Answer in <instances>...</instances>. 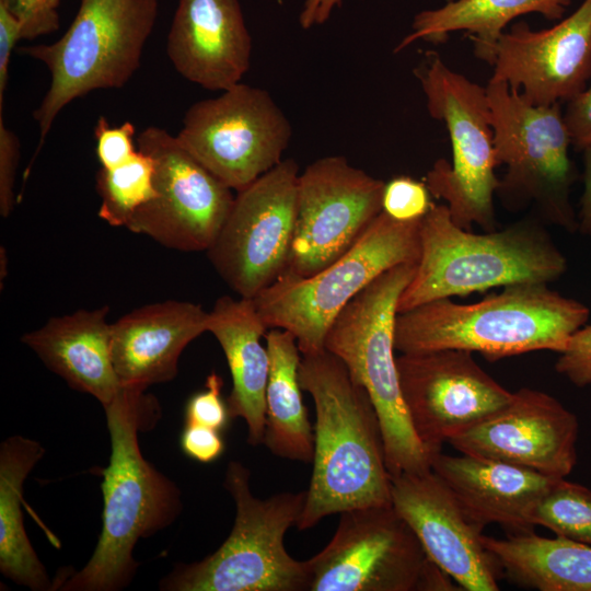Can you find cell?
Returning a JSON list of instances; mask_svg holds the SVG:
<instances>
[{"label":"cell","instance_id":"1","mask_svg":"<svg viewBox=\"0 0 591 591\" xmlns=\"http://www.w3.org/2000/svg\"><path fill=\"white\" fill-rule=\"evenodd\" d=\"M299 382L314 402L313 470L297 522L300 531L325 517L391 505V475L376 409L345 363L331 351L302 355Z\"/></svg>","mask_w":591,"mask_h":591},{"label":"cell","instance_id":"2","mask_svg":"<svg viewBox=\"0 0 591 591\" xmlns=\"http://www.w3.org/2000/svg\"><path fill=\"white\" fill-rule=\"evenodd\" d=\"M147 387L123 386L104 406L111 438L102 470V531L86 565L62 580L63 591H118L138 569L134 547L171 525L182 510L181 491L141 454L138 432L153 425L157 401Z\"/></svg>","mask_w":591,"mask_h":591},{"label":"cell","instance_id":"3","mask_svg":"<svg viewBox=\"0 0 591 591\" xmlns=\"http://www.w3.org/2000/svg\"><path fill=\"white\" fill-rule=\"evenodd\" d=\"M589 316L587 305L548 283H513L476 303L447 298L397 313L394 346L401 354L462 349L487 360L537 350L559 354Z\"/></svg>","mask_w":591,"mask_h":591},{"label":"cell","instance_id":"4","mask_svg":"<svg viewBox=\"0 0 591 591\" xmlns=\"http://www.w3.org/2000/svg\"><path fill=\"white\" fill-rule=\"evenodd\" d=\"M419 236V259L398 313L495 287L549 283L567 270V258L533 219L477 234L454 223L447 205L434 204L420 221Z\"/></svg>","mask_w":591,"mask_h":591},{"label":"cell","instance_id":"5","mask_svg":"<svg viewBox=\"0 0 591 591\" xmlns=\"http://www.w3.org/2000/svg\"><path fill=\"white\" fill-rule=\"evenodd\" d=\"M223 486L235 503L232 531L206 558L178 564L160 581L169 591H309L308 560L291 557L285 535L296 526L306 490L282 491L266 499L254 496L251 471L228 464Z\"/></svg>","mask_w":591,"mask_h":591},{"label":"cell","instance_id":"6","mask_svg":"<svg viewBox=\"0 0 591 591\" xmlns=\"http://www.w3.org/2000/svg\"><path fill=\"white\" fill-rule=\"evenodd\" d=\"M416 267L401 264L380 275L340 311L325 338V349L345 363L376 409L391 476L430 471L438 453L421 443L410 425L394 356L397 304Z\"/></svg>","mask_w":591,"mask_h":591},{"label":"cell","instance_id":"7","mask_svg":"<svg viewBox=\"0 0 591 591\" xmlns=\"http://www.w3.org/2000/svg\"><path fill=\"white\" fill-rule=\"evenodd\" d=\"M157 16L158 0H81L73 21L57 42L19 48L20 54L42 61L51 76L33 113L39 130L38 149L70 102L129 81L139 68Z\"/></svg>","mask_w":591,"mask_h":591},{"label":"cell","instance_id":"8","mask_svg":"<svg viewBox=\"0 0 591 591\" xmlns=\"http://www.w3.org/2000/svg\"><path fill=\"white\" fill-rule=\"evenodd\" d=\"M420 220L397 221L381 212L362 236L321 271L299 278L281 275L254 300L268 328L289 331L302 355L325 349L340 311L389 269L418 263Z\"/></svg>","mask_w":591,"mask_h":591},{"label":"cell","instance_id":"9","mask_svg":"<svg viewBox=\"0 0 591 591\" xmlns=\"http://www.w3.org/2000/svg\"><path fill=\"white\" fill-rule=\"evenodd\" d=\"M416 69L432 118L445 124L452 163L437 160L425 176L432 196L444 199L454 223L484 231L496 225L494 195L500 179L486 89L451 70L433 51Z\"/></svg>","mask_w":591,"mask_h":591},{"label":"cell","instance_id":"10","mask_svg":"<svg viewBox=\"0 0 591 591\" xmlns=\"http://www.w3.org/2000/svg\"><path fill=\"white\" fill-rule=\"evenodd\" d=\"M485 89L498 166L507 169L498 192L533 201L543 219L575 232L578 219L570 194L578 172L559 103L534 105L493 78Z\"/></svg>","mask_w":591,"mask_h":591},{"label":"cell","instance_id":"11","mask_svg":"<svg viewBox=\"0 0 591 591\" xmlns=\"http://www.w3.org/2000/svg\"><path fill=\"white\" fill-rule=\"evenodd\" d=\"M327 545L306 559L309 591H455L391 505L339 513Z\"/></svg>","mask_w":591,"mask_h":591},{"label":"cell","instance_id":"12","mask_svg":"<svg viewBox=\"0 0 591 591\" xmlns=\"http://www.w3.org/2000/svg\"><path fill=\"white\" fill-rule=\"evenodd\" d=\"M291 125L264 89L242 82L194 103L175 136L179 144L236 193L283 159Z\"/></svg>","mask_w":591,"mask_h":591},{"label":"cell","instance_id":"13","mask_svg":"<svg viewBox=\"0 0 591 591\" xmlns=\"http://www.w3.org/2000/svg\"><path fill=\"white\" fill-rule=\"evenodd\" d=\"M299 166L282 160L234 196L207 256L241 298L255 299L286 268L297 217Z\"/></svg>","mask_w":591,"mask_h":591},{"label":"cell","instance_id":"14","mask_svg":"<svg viewBox=\"0 0 591 591\" xmlns=\"http://www.w3.org/2000/svg\"><path fill=\"white\" fill-rule=\"evenodd\" d=\"M384 184L341 155L309 164L299 174L293 237L281 275L308 278L351 248L382 212Z\"/></svg>","mask_w":591,"mask_h":591},{"label":"cell","instance_id":"15","mask_svg":"<svg viewBox=\"0 0 591 591\" xmlns=\"http://www.w3.org/2000/svg\"><path fill=\"white\" fill-rule=\"evenodd\" d=\"M136 143L154 161L157 196L125 228L169 248L207 252L230 212L232 189L162 128H146Z\"/></svg>","mask_w":591,"mask_h":591},{"label":"cell","instance_id":"16","mask_svg":"<svg viewBox=\"0 0 591 591\" xmlns=\"http://www.w3.org/2000/svg\"><path fill=\"white\" fill-rule=\"evenodd\" d=\"M462 349L401 354L396 367L410 425L424 445L442 444L507 405L513 392Z\"/></svg>","mask_w":591,"mask_h":591},{"label":"cell","instance_id":"17","mask_svg":"<svg viewBox=\"0 0 591 591\" xmlns=\"http://www.w3.org/2000/svg\"><path fill=\"white\" fill-rule=\"evenodd\" d=\"M487 62L493 79L534 105L570 101L591 79V0L551 28L514 23L497 38Z\"/></svg>","mask_w":591,"mask_h":591},{"label":"cell","instance_id":"18","mask_svg":"<svg viewBox=\"0 0 591 591\" xmlns=\"http://www.w3.org/2000/svg\"><path fill=\"white\" fill-rule=\"evenodd\" d=\"M579 422L552 395L522 387L511 401L451 439L459 452L566 478L577 462Z\"/></svg>","mask_w":591,"mask_h":591},{"label":"cell","instance_id":"19","mask_svg":"<svg viewBox=\"0 0 591 591\" xmlns=\"http://www.w3.org/2000/svg\"><path fill=\"white\" fill-rule=\"evenodd\" d=\"M391 502L428 557L461 590H499L502 570L483 544L484 529L432 470L391 476Z\"/></svg>","mask_w":591,"mask_h":591},{"label":"cell","instance_id":"20","mask_svg":"<svg viewBox=\"0 0 591 591\" xmlns=\"http://www.w3.org/2000/svg\"><path fill=\"white\" fill-rule=\"evenodd\" d=\"M166 51L182 77L205 89L222 92L240 83L252 38L239 0H179Z\"/></svg>","mask_w":591,"mask_h":591},{"label":"cell","instance_id":"21","mask_svg":"<svg viewBox=\"0 0 591 591\" xmlns=\"http://www.w3.org/2000/svg\"><path fill=\"white\" fill-rule=\"evenodd\" d=\"M431 470L474 523L482 529L496 523L508 535L534 532L536 509L558 479L501 461L441 451Z\"/></svg>","mask_w":591,"mask_h":591},{"label":"cell","instance_id":"22","mask_svg":"<svg viewBox=\"0 0 591 591\" xmlns=\"http://www.w3.org/2000/svg\"><path fill=\"white\" fill-rule=\"evenodd\" d=\"M201 305L169 300L138 308L112 323V360L123 386L173 380L182 351L207 332Z\"/></svg>","mask_w":591,"mask_h":591},{"label":"cell","instance_id":"23","mask_svg":"<svg viewBox=\"0 0 591 591\" xmlns=\"http://www.w3.org/2000/svg\"><path fill=\"white\" fill-rule=\"evenodd\" d=\"M108 310L105 305L51 317L21 337L47 368L72 389L94 396L103 407L121 387L112 360Z\"/></svg>","mask_w":591,"mask_h":591},{"label":"cell","instance_id":"24","mask_svg":"<svg viewBox=\"0 0 591 591\" xmlns=\"http://www.w3.org/2000/svg\"><path fill=\"white\" fill-rule=\"evenodd\" d=\"M267 329L253 299L223 296L208 312L207 332L220 344L232 378L227 398L230 418L245 420L252 447L263 444L265 434L270 361L260 339Z\"/></svg>","mask_w":591,"mask_h":591},{"label":"cell","instance_id":"25","mask_svg":"<svg viewBox=\"0 0 591 591\" xmlns=\"http://www.w3.org/2000/svg\"><path fill=\"white\" fill-rule=\"evenodd\" d=\"M269 355L263 444L275 455L312 463L314 429L308 417L299 382L300 349L289 331L270 328L265 335Z\"/></svg>","mask_w":591,"mask_h":591},{"label":"cell","instance_id":"26","mask_svg":"<svg viewBox=\"0 0 591 591\" xmlns=\"http://www.w3.org/2000/svg\"><path fill=\"white\" fill-rule=\"evenodd\" d=\"M483 544L512 582L538 591H591V545L534 532Z\"/></svg>","mask_w":591,"mask_h":591},{"label":"cell","instance_id":"27","mask_svg":"<svg viewBox=\"0 0 591 591\" xmlns=\"http://www.w3.org/2000/svg\"><path fill=\"white\" fill-rule=\"evenodd\" d=\"M45 453L42 444L12 436L0 445V571L34 591L55 589L23 524V485Z\"/></svg>","mask_w":591,"mask_h":591},{"label":"cell","instance_id":"28","mask_svg":"<svg viewBox=\"0 0 591 591\" xmlns=\"http://www.w3.org/2000/svg\"><path fill=\"white\" fill-rule=\"evenodd\" d=\"M570 0H453L416 14L412 32L396 46L401 51L416 40L442 43L452 32L470 35L477 58L487 62L491 48L513 19L538 13L548 20L563 18Z\"/></svg>","mask_w":591,"mask_h":591},{"label":"cell","instance_id":"29","mask_svg":"<svg viewBox=\"0 0 591 591\" xmlns=\"http://www.w3.org/2000/svg\"><path fill=\"white\" fill-rule=\"evenodd\" d=\"M154 175L152 157L140 150L117 167H101L96 174L99 217L112 227H126L134 213L157 196Z\"/></svg>","mask_w":591,"mask_h":591},{"label":"cell","instance_id":"30","mask_svg":"<svg viewBox=\"0 0 591 591\" xmlns=\"http://www.w3.org/2000/svg\"><path fill=\"white\" fill-rule=\"evenodd\" d=\"M535 525L591 545V490L558 478L538 505Z\"/></svg>","mask_w":591,"mask_h":591},{"label":"cell","instance_id":"31","mask_svg":"<svg viewBox=\"0 0 591 591\" xmlns=\"http://www.w3.org/2000/svg\"><path fill=\"white\" fill-rule=\"evenodd\" d=\"M427 184L410 176H396L384 184L382 211L397 221L422 219L434 206Z\"/></svg>","mask_w":591,"mask_h":591},{"label":"cell","instance_id":"32","mask_svg":"<svg viewBox=\"0 0 591 591\" xmlns=\"http://www.w3.org/2000/svg\"><path fill=\"white\" fill-rule=\"evenodd\" d=\"M223 381L212 371L206 379L205 389L194 394L185 408V424L199 425L221 431L231 419L227 401L221 397Z\"/></svg>","mask_w":591,"mask_h":591},{"label":"cell","instance_id":"33","mask_svg":"<svg viewBox=\"0 0 591 591\" xmlns=\"http://www.w3.org/2000/svg\"><path fill=\"white\" fill-rule=\"evenodd\" d=\"M135 126L125 121L119 126H111L104 116H100L95 128L96 157L101 167L114 169L130 160L138 150L135 149Z\"/></svg>","mask_w":591,"mask_h":591},{"label":"cell","instance_id":"34","mask_svg":"<svg viewBox=\"0 0 591 591\" xmlns=\"http://www.w3.org/2000/svg\"><path fill=\"white\" fill-rule=\"evenodd\" d=\"M19 20L21 39L50 34L60 26V0H0Z\"/></svg>","mask_w":591,"mask_h":591},{"label":"cell","instance_id":"35","mask_svg":"<svg viewBox=\"0 0 591 591\" xmlns=\"http://www.w3.org/2000/svg\"><path fill=\"white\" fill-rule=\"evenodd\" d=\"M555 370L578 387L591 384V324L572 334L559 352Z\"/></svg>","mask_w":591,"mask_h":591},{"label":"cell","instance_id":"36","mask_svg":"<svg viewBox=\"0 0 591 591\" xmlns=\"http://www.w3.org/2000/svg\"><path fill=\"white\" fill-rule=\"evenodd\" d=\"M19 158V138L5 126L2 113H0V213L3 218H7L14 207V183Z\"/></svg>","mask_w":591,"mask_h":591},{"label":"cell","instance_id":"37","mask_svg":"<svg viewBox=\"0 0 591 591\" xmlns=\"http://www.w3.org/2000/svg\"><path fill=\"white\" fill-rule=\"evenodd\" d=\"M179 443L188 457L200 463L218 460L225 449L219 430L190 424H185Z\"/></svg>","mask_w":591,"mask_h":591},{"label":"cell","instance_id":"38","mask_svg":"<svg viewBox=\"0 0 591 591\" xmlns=\"http://www.w3.org/2000/svg\"><path fill=\"white\" fill-rule=\"evenodd\" d=\"M564 119L571 144L582 150L591 143V86L567 102Z\"/></svg>","mask_w":591,"mask_h":591},{"label":"cell","instance_id":"39","mask_svg":"<svg viewBox=\"0 0 591 591\" xmlns=\"http://www.w3.org/2000/svg\"><path fill=\"white\" fill-rule=\"evenodd\" d=\"M21 39V24L15 15L0 3V113L8 84V70L11 53Z\"/></svg>","mask_w":591,"mask_h":591},{"label":"cell","instance_id":"40","mask_svg":"<svg viewBox=\"0 0 591 591\" xmlns=\"http://www.w3.org/2000/svg\"><path fill=\"white\" fill-rule=\"evenodd\" d=\"M583 193L580 200L578 229L591 237V143L583 149Z\"/></svg>","mask_w":591,"mask_h":591},{"label":"cell","instance_id":"41","mask_svg":"<svg viewBox=\"0 0 591 591\" xmlns=\"http://www.w3.org/2000/svg\"><path fill=\"white\" fill-rule=\"evenodd\" d=\"M340 3L341 0H305L299 18L300 25L308 30L323 24L333 9L339 7Z\"/></svg>","mask_w":591,"mask_h":591}]
</instances>
